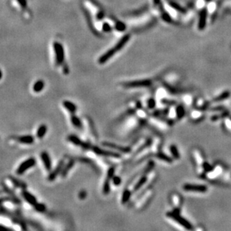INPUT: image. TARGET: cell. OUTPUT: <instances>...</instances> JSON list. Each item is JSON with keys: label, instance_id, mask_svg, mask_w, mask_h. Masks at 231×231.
<instances>
[{"label": "cell", "instance_id": "6da1fadb", "mask_svg": "<svg viewBox=\"0 0 231 231\" xmlns=\"http://www.w3.org/2000/svg\"><path fill=\"white\" fill-rule=\"evenodd\" d=\"M130 38H131L130 35H125V36L122 37L119 40V42L114 46V47L111 48L110 49L107 51V52H105V54H103L102 56L100 57L99 59H98V63L100 65H104L105 63H106L108 60L110 59L116 53H117L119 50H121L125 46V44L129 41Z\"/></svg>", "mask_w": 231, "mask_h": 231}, {"label": "cell", "instance_id": "7a4b0ae2", "mask_svg": "<svg viewBox=\"0 0 231 231\" xmlns=\"http://www.w3.org/2000/svg\"><path fill=\"white\" fill-rule=\"evenodd\" d=\"M167 216L170 219H172L173 220L176 222L177 223H179L181 226L184 227L185 229L187 230H192L193 229V226L192 225V224L186 220V219H184L183 217H182L179 214V212H168L167 213Z\"/></svg>", "mask_w": 231, "mask_h": 231}, {"label": "cell", "instance_id": "3957f363", "mask_svg": "<svg viewBox=\"0 0 231 231\" xmlns=\"http://www.w3.org/2000/svg\"><path fill=\"white\" fill-rule=\"evenodd\" d=\"M53 49L56 55V63L57 65H61L65 61V52L64 48L59 42H55L53 44Z\"/></svg>", "mask_w": 231, "mask_h": 231}, {"label": "cell", "instance_id": "277c9868", "mask_svg": "<svg viewBox=\"0 0 231 231\" xmlns=\"http://www.w3.org/2000/svg\"><path fill=\"white\" fill-rule=\"evenodd\" d=\"M36 164V160L34 157H31L29 159H26V161H24L23 163L20 164L18 168L17 169V174L18 175H22L27 170H29V168L34 167Z\"/></svg>", "mask_w": 231, "mask_h": 231}, {"label": "cell", "instance_id": "5b68a950", "mask_svg": "<svg viewBox=\"0 0 231 231\" xmlns=\"http://www.w3.org/2000/svg\"><path fill=\"white\" fill-rule=\"evenodd\" d=\"M152 82L150 79H141V80L132 81V82H125L123 86L126 88H142V87H148L152 85Z\"/></svg>", "mask_w": 231, "mask_h": 231}, {"label": "cell", "instance_id": "8992f818", "mask_svg": "<svg viewBox=\"0 0 231 231\" xmlns=\"http://www.w3.org/2000/svg\"><path fill=\"white\" fill-rule=\"evenodd\" d=\"M68 140L71 143H72L73 145H76V146L81 147L82 148H83L84 150H88L89 149L92 147L90 146L89 143H86V142H84L81 140L79 137H77L75 135H70L68 136Z\"/></svg>", "mask_w": 231, "mask_h": 231}, {"label": "cell", "instance_id": "52a82bcc", "mask_svg": "<svg viewBox=\"0 0 231 231\" xmlns=\"http://www.w3.org/2000/svg\"><path fill=\"white\" fill-rule=\"evenodd\" d=\"M183 189L186 192H207V187L203 185H192V184H185L183 186Z\"/></svg>", "mask_w": 231, "mask_h": 231}, {"label": "cell", "instance_id": "ba28073f", "mask_svg": "<svg viewBox=\"0 0 231 231\" xmlns=\"http://www.w3.org/2000/svg\"><path fill=\"white\" fill-rule=\"evenodd\" d=\"M92 150L95 152V153L98 154L99 156H107V157H114V158H119L121 156L120 154L116 153L111 152V151L104 150L98 147H92Z\"/></svg>", "mask_w": 231, "mask_h": 231}, {"label": "cell", "instance_id": "9c48e42d", "mask_svg": "<svg viewBox=\"0 0 231 231\" xmlns=\"http://www.w3.org/2000/svg\"><path fill=\"white\" fill-rule=\"evenodd\" d=\"M41 158L45 169L48 171H50L51 168H52V162H51V159L48 153L46 151H43L41 154Z\"/></svg>", "mask_w": 231, "mask_h": 231}, {"label": "cell", "instance_id": "30bf717a", "mask_svg": "<svg viewBox=\"0 0 231 231\" xmlns=\"http://www.w3.org/2000/svg\"><path fill=\"white\" fill-rule=\"evenodd\" d=\"M64 165H65V162H64V161L63 160L60 161V162H59V164L57 165L56 168L55 169H54V170L49 174V176H48V180L53 181L54 179L56 178V177L58 176L59 174H61L62 169H63Z\"/></svg>", "mask_w": 231, "mask_h": 231}, {"label": "cell", "instance_id": "8fae6325", "mask_svg": "<svg viewBox=\"0 0 231 231\" xmlns=\"http://www.w3.org/2000/svg\"><path fill=\"white\" fill-rule=\"evenodd\" d=\"M102 145L105 147H107L112 148V149L117 150L118 151H120V152L124 153H127L131 152V148L128 147L119 146V145L110 143V142H104V143H102Z\"/></svg>", "mask_w": 231, "mask_h": 231}, {"label": "cell", "instance_id": "7c38bea8", "mask_svg": "<svg viewBox=\"0 0 231 231\" xmlns=\"http://www.w3.org/2000/svg\"><path fill=\"white\" fill-rule=\"evenodd\" d=\"M22 196L23 197V198L25 199L26 201L28 203H29L32 206H35L38 202H37V199L35 196H34L32 194H31L30 192H29L28 191L23 190L22 192Z\"/></svg>", "mask_w": 231, "mask_h": 231}, {"label": "cell", "instance_id": "4fadbf2b", "mask_svg": "<svg viewBox=\"0 0 231 231\" xmlns=\"http://www.w3.org/2000/svg\"><path fill=\"white\" fill-rule=\"evenodd\" d=\"M206 17H207L206 11L205 9L202 10L200 11V14L199 22H198V28H199V30L204 29L206 23Z\"/></svg>", "mask_w": 231, "mask_h": 231}, {"label": "cell", "instance_id": "5bb4252c", "mask_svg": "<svg viewBox=\"0 0 231 231\" xmlns=\"http://www.w3.org/2000/svg\"><path fill=\"white\" fill-rule=\"evenodd\" d=\"M34 140H35L34 137L30 135H23V136H21L18 138L20 143L24 144V145H32L34 143Z\"/></svg>", "mask_w": 231, "mask_h": 231}, {"label": "cell", "instance_id": "9a60e30c", "mask_svg": "<svg viewBox=\"0 0 231 231\" xmlns=\"http://www.w3.org/2000/svg\"><path fill=\"white\" fill-rule=\"evenodd\" d=\"M63 106L65 107V109L68 111L69 112H71V114H75V112L77 111V106L75 103H73L71 101L68 100H65L63 102Z\"/></svg>", "mask_w": 231, "mask_h": 231}, {"label": "cell", "instance_id": "2e32d148", "mask_svg": "<svg viewBox=\"0 0 231 231\" xmlns=\"http://www.w3.org/2000/svg\"><path fill=\"white\" fill-rule=\"evenodd\" d=\"M74 165H75V161L70 160L69 162H68L66 165H64L63 169H62V172H61V175H62L63 177H66L67 174H68V173L69 172V171L71 170V168H73Z\"/></svg>", "mask_w": 231, "mask_h": 231}, {"label": "cell", "instance_id": "e0dca14e", "mask_svg": "<svg viewBox=\"0 0 231 231\" xmlns=\"http://www.w3.org/2000/svg\"><path fill=\"white\" fill-rule=\"evenodd\" d=\"M71 123L74 126H75L77 129H80L82 128V122H81L80 119L78 118L77 115H75V114H72L71 116Z\"/></svg>", "mask_w": 231, "mask_h": 231}, {"label": "cell", "instance_id": "ac0fdd59", "mask_svg": "<svg viewBox=\"0 0 231 231\" xmlns=\"http://www.w3.org/2000/svg\"><path fill=\"white\" fill-rule=\"evenodd\" d=\"M47 132H48V127H47L46 125L42 124L38 127V130L36 132V136L38 138H42L45 136Z\"/></svg>", "mask_w": 231, "mask_h": 231}, {"label": "cell", "instance_id": "d6986e66", "mask_svg": "<svg viewBox=\"0 0 231 231\" xmlns=\"http://www.w3.org/2000/svg\"><path fill=\"white\" fill-rule=\"evenodd\" d=\"M167 2H168V5H169L170 6L171 8H173V9H174L175 11H179V12H181V13H185V10L182 7H181L180 5H179V4H177L176 2H175L174 1H173V0H167Z\"/></svg>", "mask_w": 231, "mask_h": 231}, {"label": "cell", "instance_id": "ffe728a7", "mask_svg": "<svg viewBox=\"0 0 231 231\" xmlns=\"http://www.w3.org/2000/svg\"><path fill=\"white\" fill-rule=\"evenodd\" d=\"M45 83L43 80H38L33 85V91L36 93L38 92H41L43 89H44V87H45Z\"/></svg>", "mask_w": 231, "mask_h": 231}, {"label": "cell", "instance_id": "44dd1931", "mask_svg": "<svg viewBox=\"0 0 231 231\" xmlns=\"http://www.w3.org/2000/svg\"><path fill=\"white\" fill-rule=\"evenodd\" d=\"M146 180H147V177L146 176H143L138 180V182L135 184V187H134V192H137L144 184L146 183Z\"/></svg>", "mask_w": 231, "mask_h": 231}, {"label": "cell", "instance_id": "7402d4cb", "mask_svg": "<svg viewBox=\"0 0 231 231\" xmlns=\"http://www.w3.org/2000/svg\"><path fill=\"white\" fill-rule=\"evenodd\" d=\"M176 118L177 119L180 120L182 118H184L185 115V110L184 109V107L182 106V105H179L177 107H176Z\"/></svg>", "mask_w": 231, "mask_h": 231}, {"label": "cell", "instance_id": "603a6c76", "mask_svg": "<svg viewBox=\"0 0 231 231\" xmlns=\"http://www.w3.org/2000/svg\"><path fill=\"white\" fill-rule=\"evenodd\" d=\"M131 196H132V192H130L128 189H125L122 193V204H125L126 203H128V200L131 198Z\"/></svg>", "mask_w": 231, "mask_h": 231}, {"label": "cell", "instance_id": "cb8c5ba5", "mask_svg": "<svg viewBox=\"0 0 231 231\" xmlns=\"http://www.w3.org/2000/svg\"><path fill=\"white\" fill-rule=\"evenodd\" d=\"M156 156L161 160L164 161V162H166L167 163H171L173 162L172 158H170V156H168L166 154L163 153H158L156 154Z\"/></svg>", "mask_w": 231, "mask_h": 231}, {"label": "cell", "instance_id": "d4e9b609", "mask_svg": "<svg viewBox=\"0 0 231 231\" xmlns=\"http://www.w3.org/2000/svg\"><path fill=\"white\" fill-rule=\"evenodd\" d=\"M230 96V92H228V91H225V92L222 93L221 95L218 96L217 97H215V99L213 100V102H221V101H223V100H224L227 99V98L229 97Z\"/></svg>", "mask_w": 231, "mask_h": 231}, {"label": "cell", "instance_id": "484cf974", "mask_svg": "<svg viewBox=\"0 0 231 231\" xmlns=\"http://www.w3.org/2000/svg\"><path fill=\"white\" fill-rule=\"evenodd\" d=\"M170 150L171 153H172L173 156L176 159H179L180 158V155H179V152L177 149V147L175 145H171L170 147Z\"/></svg>", "mask_w": 231, "mask_h": 231}, {"label": "cell", "instance_id": "4316f807", "mask_svg": "<svg viewBox=\"0 0 231 231\" xmlns=\"http://www.w3.org/2000/svg\"><path fill=\"white\" fill-rule=\"evenodd\" d=\"M110 191V179H107L105 180V183L103 186V193L105 195H107L109 194Z\"/></svg>", "mask_w": 231, "mask_h": 231}, {"label": "cell", "instance_id": "83f0119b", "mask_svg": "<svg viewBox=\"0 0 231 231\" xmlns=\"http://www.w3.org/2000/svg\"><path fill=\"white\" fill-rule=\"evenodd\" d=\"M125 28H126V26H125V23H123L122 22H120V21L116 22L115 28L117 30V31H119V32H123V31L125 30Z\"/></svg>", "mask_w": 231, "mask_h": 231}, {"label": "cell", "instance_id": "f1b7e54d", "mask_svg": "<svg viewBox=\"0 0 231 231\" xmlns=\"http://www.w3.org/2000/svg\"><path fill=\"white\" fill-rule=\"evenodd\" d=\"M34 206H35V210L38 211V212H44L45 210H46V206H45V204H43V203H37Z\"/></svg>", "mask_w": 231, "mask_h": 231}, {"label": "cell", "instance_id": "f546056e", "mask_svg": "<svg viewBox=\"0 0 231 231\" xmlns=\"http://www.w3.org/2000/svg\"><path fill=\"white\" fill-rule=\"evenodd\" d=\"M147 105H148V108H149V109H153L155 107L156 102H155V100L153 99V98H150V99L147 101Z\"/></svg>", "mask_w": 231, "mask_h": 231}, {"label": "cell", "instance_id": "4dcf8cb0", "mask_svg": "<svg viewBox=\"0 0 231 231\" xmlns=\"http://www.w3.org/2000/svg\"><path fill=\"white\" fill-rule=\"evenodd\" d=\"M112 179H113V184L115 185V186H119V185L121 184V182H122V179H121V178L118 176H114L112 178Z\"/></svg>", "mask_w": 231, "mask_h": 231}, {"label": "cell", "instance_id": "1f68e13d", "mask_svg": "<svg viewBox=\"0 0 231 231\" xmlns=\"http://www.w3.org/2000/svg\"><path fill=\"white\" fill-rule=\"evenodd\" d=\"M114 173H115V168H113V167H112V168H109V170H108L107 171V178L108 179H112L113 177H114Z\"/></svg>", "mask_w": 231, "mask_h": 231}, {"label": "cell", "instance_id": "d6a6232c", "mask_svg": "<svg viewBox=\"0 0 231 231\" xmlns=\"http://www.w3.org/2000/svg\"><path fill=\"white\" fill-rule=\"evenodd\" d=\"M102 29H103L105 32H109L110 31H111L112 28H111L110 25L109 23H105L103 24V26H102Z\"/></svg>", "mask_w": 231, "mask_h": 231}, {"label": "cell", "instance_id": "836d02e7", "mask_svg": "<svg viewBox=\"0 0 231 231\" xmlns=\"http://www.w3.org/2000/svg\"><path fill=\"white\" fill-rule=\"evenodd\" d=\"M203 168L206 172L210 171L212 169V167L211 166L209 163H207V162H204V163L203 164Z\"/></svg>", "mask_w": 231, "mask_h": 231}, {"label": "cell", "instance_id": "e575fe53", "mask_svg": "<svg viewBox=\"0 0 231 231\" xmlns=\"http://www.w3.org/2000/svg\"><path fill=\"white\" fill-rule=\"evenodd\" d=\"M18 2H19L20 5L22 7L23 9L27 8V1L26 0H18Z\"/></svg>", "mask_w": 231, "mask_h": 231}, {"label": "cell", "instance_id": "d590c367", "mask_svg": "<svg viewBox=\"0 0 231 231\" xmlns=\"http://www.w3.org/2000/svg\"><path fill=\"white\" fill-rule=\"evenodd\" d=\"M225 126L227 128L228 130L231 131V119L226 118V120H225Z\"/></svg>", "mask_w": 231, "mask_h": 231}, {"label": "cell", "instance_id": "8d00e7d4", "mask_svg": "<svg viewBox=\"0 0 231 231\" xmlns=\"http://www.w3.org/2000/svg\"><path fill=\"white\" fill-rule=\"evenodd\" d=\"M86 193L85 192H81L80 193L79 198H81V199H83L84 198H86Z\"/></svg>", "mask_w": 231, "mask_h": 231}, {"label": "cell", "instance_id": "74e56055", "mask_svg": "<svg viewBox=\"0 0 231 231\" xmlns=\"http://www.w3.org/2000/svg\"><path fill=\"white\" fill-rule=\"evenodd\" d=\"M162 102L164 104H168V105H171V104L174 103V102H171V101H167V100H162Z\"/></svg>", "mask_w": 231, "mask_h": 231}, {"label": "cell", "instance_id": "f35d334b", "mask_svg": "<svg viewBox=\"0 0 231 231\" xmlns=\"http://www.w3.org/2000/svg\"><path fill=\"white\" fill-rule=\"evenodd\" d=\"M11 230L10 228L6 227L5 226H2V225H0V230Z\"/></svg>", "mask_w": 231, "mask_h": 231}, {"label": "cell", "instance_id": "ab89813d", "mask_svg": "<svg viewBox=\"0 0 231 231\" xmlns=\"http://www.w3.org/2000/svg\"><path fill=\"white\" fill-rule=\"evenodd\" d=\"M2 70H0V79H2Z\"/></svg>", "mask_w": 231, "mask_h": 231}]
</instances>
